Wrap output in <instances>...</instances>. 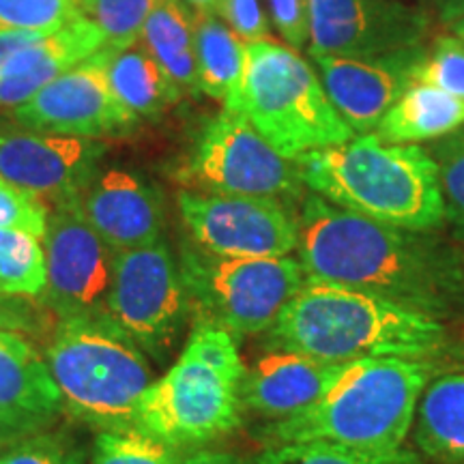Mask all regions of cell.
<instances>
[{
  "label": "cell",
  "instance_id": "603a6c76",
  "mask_svg": "<svg viewBox=\"0 0 464 464\" xmlns=\"http://www.w3.org/2000/svg\"><path fill=\"white\" fill-rule=\"evenodd\" d=\"M415 443L439 464H464V370L434 376L415 415Z\"/></svg>",
  "mask_w": 464,
  "mask_h": 464
},
{
  "label": "cell",
  "instance_id": "ba28073f",
  "mask_svg": "<svg viewBox=\"0 0 464 464\" xmlns=\"http://www.w3.org/2000/svg\"><path fill=\"white\" fill-rule=\"evenodd\" d=\"M179 269L188 305L235 338L269 332L307 280L299 260L290 256L226 258L196 243L183 246Z\"/></svg>",
  "mask_w": 464,
  "mask_h": 464
},
{
  "label": "cell",
  "instance_id": "d4e9b609",
  "mask_svg": "<svg viewBox=\"0 0 464 464\" xmlns=\"http://www.w3.org/2000/svg\"><path fill=\"white\" fill-rule=\"evenodd\" d=\"M191 17L200 92L224 103V110L237 112L246 67V44L211 9H191Z\"/></svg>",
  "mask_w": 464,
  "mask_h": 464
},
{
  "label": "cell",
  "instance_id": "5b68a950",
  "mask_svg": "<svg viewBox=\"0 0 464 464\" xmlns=\"http://www.w3.org/2000/svg\"><path fill=\"white\" fill-rule=\"evenodd\" d=\"M243 372L235 335L196 318L181 355L144 392L133 430L179 450L224 437L241 423Z\"/></svg>",
  "mask_w": 464,
  "mask_h": 464
},
{
  "label": "cell",
  "instance_id": "4dcf8cb0",
  "mask_svg": "<svg viewBox=\"0 0 464 464\" xmlns=\"http://www.w3.org/2000/svg\"><path fill=\"white\" fill-rule=\"evenodd\" d=\"M413 82L428 84L464 100V42L443 34L423 52L413 69Z\"/></svg>",
  "mask_w": 464,
  "mask_h": 464
},
{
  "label": "cell",
  "instance_id": "9c48e42d",
  "mask_svg": "<svg viewBox=\"0 0 464 464\" xmlns=\"http://www.w3.org/2000/svg\"><path fill=\"white\" fill-rule=\"evenodd\" d=\"M185 189L290 202L304 181L293 160L271 147L241 112L222 110L208 121L189 160L177 172Z\"/></svg>",
  "mask_w": 464,
  "mask_h": 464
},
{
  "label": "cell",
  "instance_id": "ffe728a7",
  "mask_svg": "<svg viewBox=\"0 0 464 464\" xmlns=\"http://www.w3.org/2000/svg\"><path fill=\"white\" fill-rule=\"evenodd\" d=\"M106 37L89 17H78L58 31L15 52L0 67V108H20L44 86L84 58L100 52Z\"/></svg>",
  "mask_w": 464,
  "mask_h": 464
},
{
  "label": "cell",
  "instance_id": "30bf717a",
  "mask_svg": "<svg viewBox=\"0 0 464 464\" xmlns=\"http://www.w3.org/2000/svg\"><path fill=\"white\" fill-rule=\"evenodd\" d=\"M188 295L164 241L114 252L106 314L144 351L164 355L181 332Z\"/></svg>",
  "mask_w": 464,
  "mask_h": 464
},
{
  "label": "cell",
  "instance_id": "5bb4252c",
  "mask_svg": "<svg viewBox=\"0 0 464 464\" xmlns=\"http://www.w3.org/2000/svg\"><path fill=\"white\" fill-rule=\"evenodd\" d=\"M14 119L31 131L86 138L136 123L110 91L100 52L67 69L31 102L15 108Z\"/></svg>",
  "mask_w": 464,
  "mask_h": 464
},
{
  "label": "cell",
  "instance_id": "7a4b0ae2",
  "mask_svg": "<svg viewBox=\"0 0 464 464\" xmlns=\"http://www.w3.org/2000/svg\"><path fill=\"white\" fill-rule=\"evenodd\" d=\"M269 335L274 346L329 363L432 359L448 346L443 321L362 290L316 280H305Z\"/></svg>",
  "mask_w": 464,
  "mask_h": 464
},
{
  "label": "cell",
  "instance_id": "d6a6232c",
  "mask_svg": "<svg viewBox=\"0 0 464 464\" xmlns=\"http://www.w3.org/2000/svg\"><path fill=\"white\" fill-rule=\"evenodd\" d=\"M48 213L44 196L0 179V228L22 230L44 239Z\"/></svg>",
  "mask_w": 464,
  "mask_h": 464
},
{
  "label": "cell",
  "instance_id": "44dd1931",
  "mask_svg": "<svg viewBox=\"0 0 464 464\" xmlns=\"http://www.w3.org/2000/svg\"><path fill=\"white\" fill-rule=\"evenodd\" d=\"M100 56L110 91L136 121L160 116L183 97L140 42L103 45Z\"/></svg>",
  "mask_w": 464,
  "mask_h": 464
},
{
  "label": "cell",
  "instance_id": "8fae6325",
  "mask_svg": "<svg viewBox=\"0 0 464 464\" xmlns=\"http://www.w3.org/2000/svg\"><path fill=\"white\" fill-rule=\"evenodd\" d=\"M177 202L191 243L216 256L282 258L299 247V218L284 202L189 189Z\"/></svg>",
  "mask_w": 464,
  "mask_h": 464
},
{
  "label": "cell",
  "instance_id": "e575fe53",
  "mask_svg": "<svg viewBox=\"0 0 464 464\" xmlns=\"http://www.w3.org/2000/svg\"><path fill=\"white\" fill-rule=\"evenodd\" d=\"M211 11L243 44L269 39V15L263 0H218Z\"/></svg>",
  "mask_w": 464,
  "mask_h": 464
},
{
  "label": "cell",
  "instance_id": "d590c367",
  "mask_svg": "<svg viewBox=\"0 0 464 464\" xmlns=\"http://www.w3.org/2000/svg\"><path fill=\"white\" fill-rule=\"evenodd\" d=\"M266 9L288 48L304 50L310 42V0H266Z\"/></svg>",
  "mask_w": 464,
  "mask_h": 464
},
{
  "label": "cell",
  "instance_id": "836d02e7",
  "mask_svg": "<svg viewBox=\"0 0 464 464\" xmlns=\"http://www.w3.org/2000/svg\"><path fill=\"white\" fill-rule=\"evenodd\" d=\"M0 464H84V458L63 437L37 434L0 451Z\"/></svg>",
  "mask_w": 464,
  "mask_h": 464
},
{
  "label": "cell",
  "instance_id": "9a60e30c",
  "mask_svg": "<svg viewBox=\"0 0 464 464\" xmlns=\"http://www.w3.org/2000/svg\"><path fill=\"white\" fill-rule=\"evenodd\" d=\"M426 48L387 56L346 58L310 54L329 102L355 133L374 131L413 82V69Z\"/></svg>",
  "mask_w": 464,
  "mask_h": 464
},
{
  "label": "cell",
  "instance_id": "d6986e66",
  "mask_svg": "<svg viewBox=\"0 0 464 464\" xmlns=\"http://www.w3.org/2000/svg\"><path fill=\"white\" fill-rule=\"evenodd\" d=\"M348 365L274 346L243 372L241 404L271 421L288 420L327 396Z\"/></svg>",
  "mask_w": 464,
  "mask_h": 464
},
{
  "label": "cell",
  "instance_id": "4316f807",
  "mask_svg": "<svg viewBox=\"0 0 464 464\" xmlns=\"http://www.w3.org/2000/svg\"><path fill=\"white\" fill-rule=\"evenodd\" d=\"M258 464H420V456L406 445L393 451H370L323 440H301L269 445L260 454Z\"/></svg>",
  "mask_w": 464,
  "mask_h": 464
},
{
  "label": "cell",
  "instance_id": "ac0fdd59",
  "mask_svg": "<svg viewBox=\"0 0 464 464\" xmlns=\"http://www.w3.org/2000/svg\"><path fill=\"white\" fill-rule=\"evenodd\" d=\"M78 200L84 219L112 252L161 239L164 202L160 191L138 174L121 168L95 174Z\"/></svg>",
  "mask_w": 464,
  "mask_h": 464
},
{
  "label": "cell",
  "instance_id": "f35d334b",
  "mask_svg": "<svg viewBox=\"0 0 464 464\" xmlns=\"http://www.w3.org/2000/svg\"><path fill=\"white\" fill-rule=\"evenodd\" d=\"M189 9L194 11H205V9H213L216 7L218 0H183Z\"/></svg>",
  "mask_w": 464,
  "mask_h": 464
},
{
  "label": "cell",
  "instance_id": "7c38bea8",
  "mask_svg": "<svg viewBox=\"0 0 464 464\" xmlns=\"http://www.w3.org/2000/svg\"><path fill=\"white\" fill-rule=\"evenodd\" d=\"M44 252L48 274L44 304L58 318L106 314L114 252L84 219L78 194L54 200Z\"/></svg>",
  "mask_w": 464,
  "mask_h": 464
},
{
  "label": "cell",
  "instance_id": "6da1fadb",
  "mask_svg": "<svg viewBox=\"0 0 464 464\" xmlns=\"http://www.w3.org/2000/svg\"><path fill=\"white\" fill-rule=\"evenodd\" d=\"M297 252L307 280L362 290L437 321L464 307V256L432 232L374 222L307 194Z\"/></svg>",
  "mask_w": 464,
  "mask_h": 464
},
{
  "label": "cell",
  "instance_id": "52a82bcc",
  "mask_svg": "<svg viewBox=\"0 0 464 464\" xmlns=\"http://www.w3.org/2000/svg\"><path fill=\"white\" fill-rule=\"evenodd\" d=\"M237 112L286 160L351 142L355 131L329 102L314 67L271 39L246 44Z\"/></svg>",
  "mask_w": 464,
  "mask_h": 464
},
{
  "label": "cell",
  "instance_id": "ab89813d",
  "mask_svg": "<svg viewBox=\"0 0 464 464\" xmlns=\"http://www.w3.org/2000/svg\"><path fill=\"white\" fill-rule=\"evenodd\" d=\"M454 33H456L458 39H462V42H464V17L460 22H456V24H454Z\"/></svg>",
  "mask_w": 464,
  "mask_h": 464
},
{
  "label": "cell",
  "instance_id": "1f68e13d",
  "mask_svg": "<svg viewBox=\"0 0 464 464\" xmlns=\"http://www.w3.org/2000/svg\"><path fill=\"white\" fill-rule=\"evenodd\" d=\"M428 150L439 168L445 219L456 230V235L464 239V130L440 138Z\"/></svg>",
  "mask_w": 464,
  "mask_h": 464
},
{
  "label": "cell",
  "instance_id": "484cf974",
  "mask_svg": "<svg viewBox=\"0 0 464 464\" xmlns=\"http://www.w3.org/2000/svg\"><path fill=\"white\" fill-rule=\"evenodd\" d=\"M45 252L37 237L0 228V295L37 299L45 293Z\"/></svg>",
  "mask_w": 464,
  "mask_h": 464
},
{
  "label": "cell",
  "instance_id": "74e56055",
  "mask_svg": "<svg viewBox=\"0 0 464 464\" xmlns=\"http://www.w3.org/2000/svg\"><path fill=\"white\" fill-rule=\"evenodd\" d=\"M443 24H456L464 17V0H426Z\"/></svg>",
  "mask_w": 464,
  "mask_h": 464
},
{
  "label": "cell",
  "instance_id": "e0dca14e",
  "mask_svg": "<svg viewBox=\"0 0 464 464\" xmlns=\"http://www.w3.org/2000/svg\"><path fill=\"white\" fill-rule=\"evenodd\" d=\"M65 411L48 362L22 334L0 332V450L44 434Z\"/></svg>",
  "mask_w": 464,
  "mask_h": 464
},
{
  "label": "cell",
  "instance_id": "f1b7e54d",
  "mask_svg": "<svg viewBox=\"0 0 464 464\" xmlns=\"http://www.w3.org/2000/svg\"><path fill=\"white\" fill-rule=\"evenodd\" d=\"M84 17L80 0H0V33L50 34Z\"/></svg>",
  "mask_w": 464,
  "mask_h": 464
},
{
  "label": "cell",
  "instance_id": "4fadbf2b",
  "mask_svg": "<svg viewBox=\"0 0 464 464\" xmlns=\"http://www.w3.org/2000/svg\"><path fill=\"white\" fill-rule=\"evenodd\" d=\"M432 17L402 0H310V54L387 56L421 48Z\"/></svg>",
  "mask_w": 464,
  "mask_h": 464
},
{
  "label": "cell",
  "instance_id": "f546056e",
  "mask_svg": "<svg viewBox=\"0 0 464 464\" xmlns=\"http://www.w3.org/2000/svg\"><path fill=\"white\" fill-rule=\"evenodd\" d=\"M82 14L95 22L106 37V45L138 42L144 22L161 0H80Z\"/></svg>",
  "mask_w": 464,
  "mask_h": 464
},
{
  "label": "cell",
  "instance_id": "8d00e7d4",
  "mask_svg": "<svg viewBox=\"0 0 464 464\" xmlns=\"http://www.w3.org/2000/svg\"><path fill=\"white\" fill-rule=\"evenodd\" d=\"M183 464H252L246 458L219 450H196L183 456Z\"/></svg>",
  "mask_w": 464,
  "mask_h": 464
},
{
  "label": "cell",
  "instance_id": "2e32d148",
  "mask_svg": "<svg viewBox=\"0 0 464 464\" xmlns=\"http://www.w3.org/2000/svg\"><path fill=\"white\" fill-rule=\"evenodd\" d=\"M106 147L95 138L63 133L0 136V179L39 196L80 194L95 177Z\"/></svg>",
  "mask_w": 464,
  "mask_h": 464
},
{
  "label": "cell",
  "instance_id": "277c9868",
  "mask_svg": "<svg viewBox=\"0 0 464 464\" xmlns=\"http://www.w3.org/2000/svg\"><path fill=\"white\" fill-rule=\"evenodd\" d=\"M437 376L430 359H368L348 365L327 396L304 413L266 426L269 445L323 440L344 448H404L417 406Z\"/></svg>",
  "mask_w": 464,
  "mask_h": 464
},
{
  "label": "cell",
  "instance_id": "cb8c5ba5",
  "mask_svg": "<svg viewBox=\"0 0 464 464\" xmlns=\"http://www.w3.org/2000/svg\"><path fill=\"white\" fill-rule=\"evenodd\" d=\"M138 42L155 58L181 95H198L194 17L183 0H161L144 22Z\"/></svg>",
  "mask_w": 464,
  "mask_h": 464
},
{
  "label": "cell",
  "instance_id": "83f0119b",
  "mask_svg": "<svg viewBox=\"0 0 464 464\" xmlns=\"http://www.w3.org/2000/svg\"><path fill=\"white\" fill-rule=\"evenodd\" d=\"M92 464H183V456L140 430H110L95 439Z\"/></svg>",
  "mask_w": 464,
  "mask_h": 464
},
{
  "label": "cell",
  "instance_id": "7402d4cb",
  "mask_svg": "<svg viewBox=\"0 0 464 464\" xmlns=\"http://www.w3.org/2000/svg\"><path fill=\"white\" fill-rule=\"evenodd\" d=\"M464 125V100L428 84H411L376 125L382 144L440 140Z\"/></svg>",
  "mask_w": 464,
  "mask_h": 464
},
{
  "label": "cell",
  "instance_id": "8992f818",
  "mask_svg": "<svg viewBox=\"0 0 464 464\" xmlns=\"http://www.w3.org/2000/svg\"><path fill=\"white\" fill-rule=\"evenodd\" d=\"M45 362L65 411L103 432L133 430L153 374L142 348L108 314L58 318Z\"/></svg>",
  "mask_w": 464,
  "mask_h": 464
},
{
  "label": "cell",
  "instance_id": "60d3db41",
  "mask_svg": "<svg viewBox=\"0 0 464 464\" xmlns=\"http://www.w3.org/2000/svg\"><path fill=\"white\" fill-rule=\"evenodd\" d=\"M80 5H82V3H80Z\"/></svg>",
  "mask_w": 464,
  "mask_h": 464
},
{
  "label": "cell",
  "instance_id": "3957f363",
  "mask_svg": "<svg viewBox=\"0 0 464 464\" xmlns=\"http://www.w3.org/2000/svg\"><path fill=\"white\" fill-rule=\"evenodd\" d=\"M312 194L374 222L432 232L445 222L439 168L420 144H382L374 133L295 160Z\"/></svg>",
  "mask_w": 464,
  "mask_h": 464
}]
</instances>
